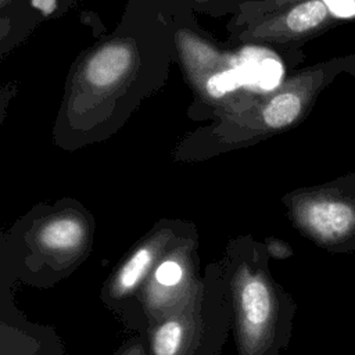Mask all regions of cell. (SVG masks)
Listing matches in <instances>:
<instances>
[{
	"label": "cell",
	"instance_id": "cell-1",
	"mask_svg": "<svg viewBox=\"0 0 355 355\" xmlns=\"http://www.w3.org/2000/svg\"><path fill=\"white\" fill-rule=\"evenodd\" d=\"M225 280V268L209 265L204 282L182 308L147 326V355H218L233 308L211 320V304Z\"/></svg>",
	"mask_w": 355,
	"mask_h": 355
},
{
	"label": "cell",
	"instance_id": "cell-12",
	"mask_svg": "<svg viewBox=\"0 0 355 355\" xmlns=\"http://www.w3.org/2000/svg\"><path fill=\"white\" fill-rule=\"evenodd\" d=\"M266 251L275 258H284L290 254L288 247L279 240H269L266 244Z\"/></svg>",
	"mask_w": 355,
	"mask_h": 355
},
{
	"label": "cell",
	"instance_id": "cell-5",
	"mask_svg": "<svg viewBox=\"0 0 355 355\" xmlns=\"http://www.w3.org/2000/svg\"><path fill=\"white\" fill-rule=\"evenodd\" d=\"M172 241V230L164 229L153 233L136 245L111 275L103 291L104 301L114 306L122 302V300H128L135 293H139L158 261L171 248Z\"/></svg>",
	"mask_w": 355,
	"mask_h": 355
},
{
	"label": "cell",
	"instance_id": "cell-13",
	"mask_svg": "<svg viewBox=\"0 0 355 355\" xmlns=\"http://www.w3.org/2000/svg\"><path fill=\"white\" fill-rule=\"evenodd\" d=\"M116 355H147V352L141 340L135 338L129 344H126Z\"/></svg>",
	"mask_w": 355,
	"mask_h": 355
},
{
	"label": "cell",
	"instance_id": "cell-2",
	"mask_svg": "<svg viewBox=\"0 0 355 355\" xmlns=\"http://www.w3.org/2000/svg\"><path fill=\"white\" fill-rule=\"evenodd\" d=\"M259 255L232 252L225 265L240 355H265L273 343L276 295Z\"/></svg>",
	"mask_w": 355,
	"mask_h": 355
},
{
	"label": "cell",
	"instance_id": "cell-4",
	"mask_svg": "<svg viewBox=\"0 0 355 355\" xmlns=\"http://www.w3.org/2000/svg\"><path fill=\"white\" fill-rule=\"evenodd\" d=\"M322 86L320 71H306L287 82L277 93L268 97L257 108V114L245 112L243 121L254 119L263 132H276L293 125L309 105L312 97Z\"/></svg>",
	"mask_w": 355,
	"mask_h": 355
},
{
	"label": "cell",
	"instance_id": "cell-6",
	"mask_svg": "<svg viewBox=\"0 0 355 355\" xmlns=\"http://www.w3.org/2000/svg\"><path fill=\"white\" fill-rule=\"evenodd\" d=\"M183 54L190 78L198 85L201 93L218 100L240 86L237 71L201 42L186 39Z\"/></svg>",
	"mask_w": 355,
	"mask_h": 355
},
{
	"label": "cell",
	"instance_id": "cell-3",
	"mask_svg": "<svg viewBox=\"0 0 355 355\" xmlns=\"http://www.w3.org/2000/svg\"><path fill=\"white\" fill-rule=\"evenodd\" d=\"M194 247L189 240L172 244L140 288L147 326L182 308L201 283L196 280Z\"/></svg>",
	"mask_w": 355,
	"mask_h": 355
},
{
	"label": "cell",
	"instance_id": "cell-8",
	"mask_svg": "<svg viewBox=\"0 0 355 355\" xmlns=\"http://www.w3.org/2000/svg\"><path fill=\"white\" fill-rule=\"evenodd\" d=\"M86 241V223L72 212L50 216L39 225L35 233V245L40 254L62 262L67 257H76L85 248Z\"/></svg>",
	"mask_w": 355,
	"mask_h": 355
},
{
	"label": "cell",
	"instance_id": "cell-9",
	"mask_svg": "<svg viewBox=\"0 0 355 355\" xmlns=\"http://www.w3.org/2000/svg\"><path fill=\"white\" fill-rule=\"evenodd\" d=\"M133 67V50L122 43L112 42L96 51L85 65L82 80L96 93H107L116 87Z\"/></svg>",
	"mask_w": 355,
	"mask_h": 355
},
{
	"label": "cell",
	"instance_id": "cell-7",
	"mask_svg": "<svg viewBox=\"0 0 355 355\" xmlns=\"http://www.w3.org/2000/svg\"><path fill=\"white\" fill-rule=\"evenodd\" d=\"M329 17L330 11L323 0H306L245 32L243 37L275 42L301 39L324 26Z\"/></svg>",
	"mask_w": 355,
	"mask_h": 355
},
{
	"label": "cell",
	"instance_id": "cell-10",
	"mask_svg": "<svg viewBox=\"0 0 355 355\" xmlns=\"http://www.w3.org/2000/svg\"><path fill=\"white\" fill-rule=\"evenodd\" d=\"M301 222L322 237H333L343 233L351 222V211L336 201H309L300 211Z\"/></svg>",
	"mask_w": 355,
	"mask_h": 355
},
{
	"label": "cell",
	"instance_id": "cell-11",
	"mask_svg": "<svg viewBox=\"0 0 355 355\" xmlns=\"http://www.w3.org/2000/svg\"><path fill=\"white\" fill-rule=\"evenodd\" d=\"M329 11L340 18H351L355 15V0H323Z\"/></svg>",
	"mask_w": 355,
	"mask_h": 355
}]
</instances>
